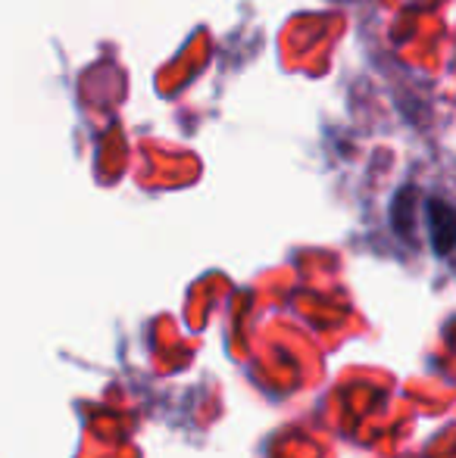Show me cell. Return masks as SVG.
<instances>
[{
	"mask_svg": "<svg viewBox=\"0 0 456 458\" xmlns=\"http://www.w3.org/2000/svg\"><path fill=\"white\" fill-rule=\"evenodd\" d=\"M428 228H432V247L441 256L456 247V209L444 199L428 203Z\"/></svg>",
	"mask_w": 456,
	"mask_h": 458,
	"instance_id": "1",
	"label": "cell"
}]
</instances>
